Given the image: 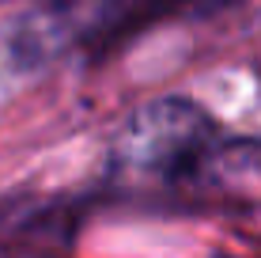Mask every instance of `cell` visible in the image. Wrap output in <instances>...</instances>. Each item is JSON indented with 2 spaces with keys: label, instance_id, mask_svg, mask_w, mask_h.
Returning a JSON list of instances; mask_svg holds the SVG:
<instances>
[{
  "label": "cell",
  "instance_id": "obj_1",
  "mask_svg": "<svg viewBox=\"0 0 261 258\" xmlns=\"http://www.w3.org/2000/svg\"><path fill=\"white\" fill-rule=\"evenodd\" d=\"M220 129L190 99H155L140 106L114 140V175L137 186L204 182Z\"/></svg>",
  "mask_w": 261,
  "mask_h": 258
},
{
  "label": "cell",
  "instance_id": "obj_2",
  "mask_svg": "<svg viewBox=\"0 0 261 258\" xmlns=\"http://www.w3.org/2000/svg\"><path fill=\"white\" fill-rule=\"evenodd\" d=\"M204 182L208 186H254V182H261V140L220 137V145L212 148Z\"/></svg>",
  "mask_w": 261,
  "mask_h": 258
},
{
  "label": "cell",
  "instance_id": "obj_3",
  "mask_svg": "<svg viewBox=\"0 0 261 258\" xmlns=\"http://www.w3.org/2000/svg\"><path fill=\"white\" fill-rule=\"evenodd\" d=\"M239 0H204V15H212V12H223V8H235Z\"/></svg>",
  "mask_w": 261,
  "mask_h": 258
}]
</instances>
